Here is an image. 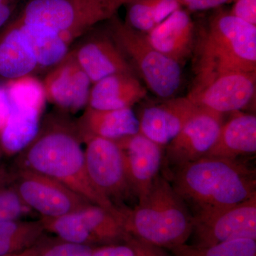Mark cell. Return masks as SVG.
Returning <instances> with one entry per match:
<instances>
[{"label": "cell", "instance_id": "6da1fadb", "mask_svg": "<svg viewBox=\"0 0 256 256\" xmlns=\"http://www.w3.org/2000/svg\"><path fill=\"white\" fill-rule=\"evenodd\" d=\"M82 140L78 126L62 118H50L20 153L18 166L63 184L92 204L110 212L120 222V210L96 190L89 178Z\"/></svg>", "mask_w": 256, "mask_h": 256}, {"label": "cell", "instance_id": "7a4b0ae2", "mask_svg": "<svg viewBox=\"0 0 256 256\" xmlns=\"http://www.w3.org/2000/svg\"><path fill=\"white\" fill-rule=\"evenodd\" d=\"M173 188L198 210L242 203L256 196L255 172L237 159L204 156L178 166Z\"/></svg>", "mask_w": 256, "mask_h": 256}, {"label": "cell", "instance_id": "3957f363", "mask_svg": "<svg viewBox=\"0 0 256 256\" xmlns=\"http://www.w3.org/2000/svg\"><path fill=\"white\" fill-rule=\"evenodd\" d=\"M184 201L172 185L159 175L137 206L120 208L126 237L170 250L186 244L193 232L194 218Z\"/></svg>", "mask_w": 256, "mask_h": 256}, {"label": "cell", "instance_id": "277c9868", "mask_svg": "<svg viewBox=\"0 0 256 256\" xmlns=\"http://www.w3.org/2000/svg\"><path fill=\"white\" fill-rule=\"evenodd\" d=\"M228 72H256V26L218 10L204 34L196 82Z\"/></svg>", "mask_w": 256, "mask_h": 256}, {"label": "cell", "instance_id": "5b68a950", "mask_svg": "<svg viewBox=\"0 0 256 256\" xmlns=\"http://www.w3.org/2000/svg\"><path fill=\"white\" fill-rule=\"evenodd\" d=\"M132 0H28L18 15L60 33L69 45L118 14Z\"/></svg>", "mask_w": 256, "mask_h": 256}, {"label": "cell", "instance_id": "8992f818", "mask_svg": "<svg viewBox=\"0 0 256 256\" xmlns=\"http://www.w3.org/2000/svg\"><path fill=\"white\" fill-rule=\"evenodd\" d=\"M106 28L126 58L132 60L153 94L168 99L176 94L182 84L180 64L156 50L146 34L136 31L116 14L105 22Z\"/></svg>", "mask_w": 256, "mask_h": 256}, {"label": "cell", "instance_id": "52a82bcc", "mask_svg": "<svg viewBox=\"0 0 256 256\" xmlns=\"http://www.w3.org/2000/svg\"><path fill=\"white\" fill-rule=\"evenodd\" d=\"M86 143V164L90 181L102 196L118 208L134 195L124 168V156L114 140L94 136H80Z\"/></svg>", "mask_w": 256, "mask_h": 256}, {"label": "cell", "instance_id": "ba28073f", "mask_svg": "<svg viewBox=\"0 0 256 256\" xmlns=\"http://www.w3.org/2000/svg\"><path fill=\"white\" fill-rule=\"evenodd\" d=\"M40 222L45 232L58 236L62 240L94 246L111 244L126 239L122 225L108 210L90 204L56 218H44Z\"/></svg>", "mask_w": 256, "mask_h": 256}, {"label": "cell", "instance_id": "9c48e42d", "mask_svg": "<svg viewBox=\"0 0 256 256\" xmlns=\"http://www.w3.org/2000/svg\"><path fill=\"white\" fill-rule=\"evenodd\" d=\"M193 232L198 246L238 240H256V196L246 201L220 208L198 210Z\"/></svg>", "mask_w": 256, "mask_h": 256}, {"label": "cell", "instance_id": "30bf717a", "mask_svg": "<svg viewBox=\"0 0 256 256\" xmlns=\"http://www.w3.org/2000/svg\"><path fill=\"white\" fill-rule=\"evenodd\" d=\"M13 188L23 203L44 218H56L90 204L63 184L36 172L18 168Z\"/></svg>", "mask_w": 256, "mask_h": 256}, {"label": "cell", "instance_id": "8fae6325", "mask_svg": "<svg viewBox=\"0 0 256 256\" xmlns=\"http://www.w3.org/2000/svg\"><path fill=\"white\" fill-rule=\"evenodd\" d=\"M256 72H228L196 82L188 97L197 106L222 114L244 108L256 92Z\"/></svg>", "mask_w": 256, "mask_h": 256}, {"label": "cell", "instance_id": "7c38bea8", "mask_svg": "<svg viewBox=\"0 0 256 256\" xmlns=\"http://www.w3.org/2000/svg\"><path fill=\"white\" fill-rule=\"evenodd\" d=\"M101 28L97 25L88 32L72 50L92 84L114 74H133L132 66L108 32L105 22Z\"/></svg>", "mask_w": 256, "mask_h": 256}, {"label": "cell", "instance_id": "4fadbf2b", "mask_svg": "<svg viewBox=\"0 0 256 256\" xmlns=\"http://www.w3.org/2000/svg\"><path fill=\"white\" fill-rule=\"evenodd\" d=\"M223 114L200 108L166 146V161L176 168L203 158L218 138Z\"/></svg>", "mask_w": 256, "mask_h": 256}, {"label": "cell", "instance_id": "5bb4252c", "mask_svg": "<svg viewBox=\"0 0 256 256\" xmlns=\"http://www.w3.org/2000/svg\"><path fill=\"white\" fill-rule=\"evenodd\" d=\"M42 82L46 100L64 112L75 114L86 107L92 82L72 50L50 69Z\"/></svg>", "mask_w": 256, "mask_h": 256}, {"label": "cell", "instance_id": "9a60e30c", "mask_svg": "<svg viewBox=\"0 0 256 256\" xmlns=\"http://www.w3.org/2000/svg\"><path fill=\"white\" fill-rule=\"evenodd\" d=\"M122 151L124 168L134 196L141 201L159 176L162 148L141 132L116 140Z\"/></svg>", "mask_w": 256, "mask_h": 256}, {"label": "cell", "instance_id": "2e32d148", "mask_svg": "<svg viewBox=\"0 0 256 256\" xmlns=\"http://www.w3.org/2000/svg\"><path fill=\"white\" fill-rule=\"evenodd\" d=\"M198 109L188 96L165 99L143 110L139 119L140 132L160 146H166Z\"/></svg>", "mask_w": 256, "mask_h": 256}, {"label": "cell", "instance_id": "e0dca14e", "mask_svg": "<svg viewBox=\"0 0 256 256\" xmlns=\"http://www.w3.org/2000/svg\"><path fill=\"white\" fill-rule=\"evenodd\" d=\"M194 31L190 12L180 8L146 34L156 50L181 64L191 54Z\"/></svg>", "mask_w": 256, "mask_h": 256}, {"label": "cell", "instance_id": "ac0fdd59", "mask_svg": "<svg viewBox=\"0 0 256 256\" xmlns=\"http://www.w3.org/2000/svg\"><path fill=\"white\" fill-rule=\"evenodd\" d=\"M146 96V88L134 74H114L94 84L90 88L88 107L96 110L128 108Z\"/></svg>", "mask_w": 256, "mask_h": 256}, {"label": "cell", "instance_id": "d6986e66", "mask_svg": "<svg viewBox=\"0 0 256 256\" xmlns=\"http://www.w3.org/2000/svg\"><path fill=\"white\" fill-rule=\"evenodd\" d=\"M77 126L80 136H97L114 141L140 132L139 119L131 108L96 110L87 107Z\"/></svg>", "mask_w": 256, "mask_h": 256}, {"label": "cell", "instance_id": "ffe728a7", "mask_svg": "<svg viewBox=\"0 0 256 256\" xmlns=\"http://www.w3.org/2000/svg\"><path fill=\"white\" fill-rule=\"evenodd\" d=\"M256 152V116L240 114L222 124L214 144L205 156L238 159Z\"/></svg>", "mask_w": 256, "mask_h": 256}, {"label": "cell", "instance_id": "44dd1931", "mask_svg": "<svg viewBox=\"0 0 256 256\" xmlns=\"http://www.w3.org/2000/svg\"><path fill=\"white\" fill-rule=\"evenodd\" d=\"M37 68L36 60L13 18L0 30V78L12 80L30 75Z\"/></svg>", "mask_w": 256, "mask_h": 256}, {"label": "cell", "instance_id": "7402d4cb", "mask_svg": "<svg viewBox=\"0 0 256 256\" xmlns=\"http://www.w3.org/2000/svg\"><path fill=\"white\" fill-rule=\"evenodd\" d=\"M14 18L38 67L54 66L68 54L70 45L53 28Z\"/></svg>", "mask_w": 256, "mask_h": 256}, {"label": "cell", "instance_id": "603a6c76", "mask_svg": "<svg viewBox=\"0 0 256 256\" xmlns=\"http://www.w3.org/2000/svg\"><path fill=\"white\" fill-rule=\"evenodd\" d=\"M42 112L12 107L4 129L0 133L2 146L8 154H14L30 146L40 131Z\"/></svg>", "mask_w": 256, "mask_h": 256}, {"label": "cell", "instance_id": "cb8c5ba5", "mask_svg": "<svg viewBox=\"0 0 256 256\" xmlns=\"http://www.w3.org/2000/svg\"><path fill=\"white\" fill-rule=\"evenodd\" d=\"M40 220H0V256L18 254L36 246L44 233Z\"/></svg>", "mask_w": 256, "mask_h": 256}, {"label": "cell", "instance_id": "d4e9b609", "mask_svg": "<svg viewBox=\"0 0 256 256\" xmlns=\"http://www.w3.org/2000/svg\"><path fill=\"white\" fill-rule=\"evenodd\" d=\"M126 6L124 22L143 34H148L182 8L178 0H132Z\"/></svg>", "mask_w": 256, "mask_h": 256}, {"label": "cell", "instance_id": "484cf974", "mask_svg": "<svg viewBox=\"0 0 256 256\" xmlns=\"http://www.w3.org/2000/svg\"><path fill=\"white\" fill-rule=\"evenodd\" d=\"M6 92L12 107L43 112L46 96L43 82L32 74L8 80Z\"/></svg>", "mask_w": 256, "mask_h": 256}, {"label": "cell", "instance_id": "4316f807", "mask_svg": "<svg viewBox=\"0 0 256 256\" xmlns=\"http://www.w3.org/2000/svg\"><path fill=\"white\" fill-rule=\"evenodd\" d=\"M171 250L174 256H256V240L238 239L208 246L184 244Z\"/></svg>", "mask_w": 256, "mask_h": 256}, {"label": "cell", "instance_id": "83f0119b", "mask_svg": "<svg viewBox=\"0 0 256 256\" xmlns=\"http://www.w3.org/2000/svg\"><path fill=\"white\" fill-rule=\"evenodd\" d=\"M30 210L14 188H0V220H20Z\"/></svg>", "mask_w": 256, "mask_h": 256}, {"label": "cell", "instance_id": "f1b7e54d", "mask_svg": "<svg viewBox=\"0 0 256 256\" xmlns=\"http://www.w3.org/2000/svg\"><path fill=\"white\" fill-rule=\"evenodd\" d=\"M96 248L62 240L43 248H40L38 256H92Z\"/></svg>", "mask_w": 256, "mask_h": 256}, {"label": "cell", "instance_id": "f546056e", "mask_svg": "<svg viewBox=\"0 0 256 256\" xmlns=\"http://www.w3.org/2000/svg\"><path fill=\"white\" fill-rule=\"evenodd\" d=\"M229 12L242 21L256 26V0H235Z\"/></svg>", "mask_w": 256, "mask_h": 256}, {"label": "cell", "instance_id": "4dcf8cb0", "mask_svg": "<svg viewBox=\"0 0 256 256\" xmlns=\"http://www.w3.org/2000/svg\"><path fill=\"white\" fill-rule=\"evenodd\" d=\"M126 240V244L96 247L92 256H137V250L132 242L128 239Z\"/></svg>", "mask_w": 256, "mask_h": 256}, {"label": "cell", "instance_id": "1f68e13d", "mask_svg": "<svg viewBox=\"0 0 256 256\" xmlns=\"http://www.w3.org/2000/svg\"><path fill=\"white\" fill-rule=\"evenodd\" d=\"M235 0H178L181 8L188 12L206 11L218 9L224 4H230Z\"/></svg>", "mask_w": 256, "mask_h": 256}, {"label": "cell", "instance_id": "d6a6232c", "mask_svg": "<svg viewBox=\"0 0 256 256\" xmlns=\"http://www.w3.org/2000/svg\"><path fill=\"white\" fill-rule=\"evenodd\" d=\"M12 110L5 86H0V133L4 129Z\"/></svg>", "mask_w": 256, "mask_h": 256}, {"label": "cell", "instance_id": "836d02e7", "mask_svg": "<svg viewBox=\"0 0 256 256\" xmlns=\"http://www.w3.org/2000/svg\"><path fill=\"white\" fill-rule=\"evenodd\" d=\"M20 0H8L0 4V30L14 18Z\"/></svg>", "mask_w": 256, "mask_h": 256}, {"label": "cell", "instance_id": "e575fe53", "mask_svg": "<svg viewBox=\"0 0 256 256\" xmlns=\"http://www.w3.org/2000/svg\"><path fill=\"white\" fill-rule=\"evenodd\" d=\"M126 239L130 240L136 247L137 256H166L164 252L160 250V248L153 246L130 237H127Z\"/></svg>", "mask_w": 256, "mask_h": 256}, {"label": "cell", "instance_id": "d590c367", "mask_svg": "<svg viewBox=\"0 0 256 256\" xmlns=\"http://www.w3.org/2000/svg\"><path fill=\"white\" fill-rule=\"evenodd\" d=\"M6 1H8V0H0V4H1V3L4 2Z\"/></svg>", "mask_w": 256, "mask_h": 256}]
</instances>
